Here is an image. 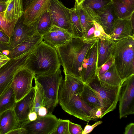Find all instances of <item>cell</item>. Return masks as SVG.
<instances>
[{
  "instance_id": "obj_1",
  "label": "cell",
  "mask_w": 134,
  "mask_h": 134,
  "mask_svg": "<svg viewBox=\"0 0 134 134\" xmlns=\"http://www.w3.org/2000/svg\"><path fill=\"white\" fill-rule=\"evenodd\" d=\"M98 38L89 40L72 38L65 44L55 48L65 74L81 79L82 65L87 53Z\"/></svg>"
},
{
  "instance_id": "obj_2",
  "label": "cell",
  "mask_w": 134,
  "mask_h": 134,
  "mask_svg": "<svg viewBox=\"0 0 134 134\" xmlns=\"http://www.w3.org/2000/svg\"><path fill=\"white\" fill-rule=\"evenodd\" d=\"M61 64L55 48L42 41L34 49L26 62L27 69L35 76L55 72Z\"/></svg>"
},
{
  "instance_id": "obj_3",
  "label": "cell",
  "mask_w": 134,
  "mask_h": 134,
  "mask_svg": "<svg viewBox=\"0 0 134 134\" xmlns=\"http://www.w3.org/2000/svg\"><path fill=\"white\" fill-rule=\"evenodd\" d=\"M112 55L123 80L134 74V37L114 42Z\"/></svg>"
},
{
  "instance_id": "obj_4",
  "label": "cell",
  "mask_w": 134,
  "mask_h": 134,
  "mask_svg": "<svg viewBox=\"0 0 134 134\" xmlns=\"http://www.w3.org/2000/svg\"><path fill=\"white\" fill-rule=\"evenodd\" d=\"M34 79L39 83L43 90L45 106L47 108L48 113H52L58 104V92L63 80L60 68L50 74L35 76Z\"/></svg>"
},
{
  "instance_id": "obj_5",
  "label": "cell",
  "mask_w": 134,
  "mask_h": 134,
  "mask_svg": "<svg viewBox=\"0 0 134 134\" xmlns=\"http://www.w3.org/2000/svg\"><path fill=\"white\" fill-rule=\"evenodd\" d=\"M119 118L134 114V74L122 83L119 96Z\"/></svg>"
},
{
  "instance_id": "obj_6",
  "label": "cell",
  "mask_w": 134,
  "mask_h": 134,
  "mask_svg": "<svg viewBox=\"0 0 134 134\" xmlns=\"http://www.w3.org/2000/svg\"><path fill=\"white\" fill-rule=\"evenodd\" d=\"M88 84L95 91L100 98L103 108L102 117L116 108L121 84L114 88L104 87L100 85L97 75Z\"/></svg>"
},
{
  "instance_id": "obj_7",
  "label": "cell",
  "mask_w": 134,
  "mask_h": 134,
  "mask_svg": "<svg viewBox=\"0 0 134 134\" xmlns=\"http://www.w3.org/2000/svg\"><path fill=\"white\" fill-rule=\"evenodd\" d=\"M58 119L52 113L35 120H27L20 124L26 130L27 134H53L57 125Z\"/></svg>"
},
{
  "instance_id": "obj_8",
  "label": "cell",
  "mask_w": 134,
  "mask_h": 134,
  "mask_svg": "<svg viewBox=\"0 0 134 134\" xmlns=\"http://www.w3.org/2000/svg\"><path fill=\"white\" fill-rule=\"evenodd\" d=\"M48 9L52 25L65 30L72 36L70 9L59 0H51Z\"/></svg>"
},
{
  "instance_id": "obj_9",
  "label": "cell",
  "mask_w": 134,
  "mask_h": 134,
  "mask_svg": "<svg viewBox=\"0 0 134 134\" xmlns=\"http://www.w3.org/2000/svg\"><path fill=\"white\" fill-rule=\"evenodd\" d=\"M65 75L58 92V103L60 105L68 102L74 95H80L85 85L79 79L68 74Z\"/></svg>"
},
{
  "instance_id": "obj_10",
  "label": "cell",
  "mask_w": 134,
  "mask_h": 134,
  "mask_svg": "<svg viewBox=\"0 0 134 134\" xmlns=\"http://www.w3.org/2000/svg\"><path fill=\"white\" fill-rule=\"evenodd\" d=\"M34 74L29 70L24 69L14 77L10 87L15 96L16 102L26 96L33 87L32 82Z\"/></svg>"
},
{
  "instance_id": "obj_11",
  "label": "cell",
  "mask_w": 134,
  "mask_h": 134,
  "mask_svg": "<svg viewBox=\"0 0 134 134\" xmlns=\"http://www.w3.org/2000/svg\"><path fill=\"white\" fill-rule=\"evenodd\" d=\"M98 38L86 54L81 69V80L88 84L97 75Z\"/></svg>"
},
{
  "instance_id": "obj_12",
  "label": "cell",
  "mask_w": 134,
  "mask_h": 134,
  "mask_svg": "<svg viewBox=\"0 0 134 134\" xmlns=\"http://www.w3.org/2000/svg\"><path fill=\"white\" fill-rule=\"evenodd\" d=\"M60 106L64 111L81 120L87 122L94 121L92 115L93 108L86 104L79 95H74L68 102Z\"/></svg>"
},
{
  "instance_id": "obj_13",
  "label": "cell",
  "mask_w": 134,
  "mask_h": 134,
  "mask_svg": "<svg viewBox=\"0 0 134 134\" xmlns=\"http://www.w3.org/2000/svg\"><path fill=\"white\" fill-rule=\"evenodd\" d=\"M36 23L33 25H26L23 23V16L18 20L15 26L13 35L10 38V43L8 46L9 51L31 38L37 32Z\"/></svg>"
},
{
  "instance_id": "obj_14",
  "label": "cell",
  "mask_w": 134,
  "mask_h": 134,
  "mask_svg": "<svg viewBox=\"0 0 134 134\" xmlns=\"http://www.w3.org/2000/svg\"><path fill=\"white\" fill-rule=\"evenodd\" d=\"M35 91V86L33 87L26 96L15 103L13 109L20 124L27 120L29 114L33 111Z\"/></svg>"
},
{
  "instance_id": "obj_15",
  "label": "cell",
  "mask_w": 134,
  "mask_h": 134,
  "mask_svg": "<svg viewBox=\"0 0 134 134\" xmlns=\"http://www.w3.org/2000/svg\"><path fill=\"white\" fill-rule=\"evenodd\" d=\"M51 0H33L24 11L23 23L33 25L48 7Z\"/></svg>"
},
{
  "instance_id": "obj_16",
  "label": "cell",
  "mask_w": 134,
  "mask_h": 134,
  "mask_svg": "<svg viewBox=\"0 0 134 134\" xmlns=\"http://www.w3.org/2000/svg\"><path fill=\"white\" fill-rule=\"evenodd\" d=\"M72 35L65 30L52 25L50 30L42 36V41L51 47L62 45L71 40Z\"/></svg>"
},
{
  "instance_id": "obj_17",
  "label": "cell",
  "mask_w": 134,
  "mask_h": 134,
  "mask_svg": "<svg viewBox=\"0 0 134 134\" xmlns=\"http://www.w3.org/2000/svg\"><path fill=\"white\" fill-rule=\"evenodd\" d=\"M109 36L114 42L134 37V26L132 24L130 18L118 19L115 22L112 31Z\"/></svg>"
},
{
  "instance_id": "obj_18",
  "label": "cell",
  "mask_w": 134,
  "mask_h": 134,
  "mask_svg": "<svg viewBox=\"0 0 134 134\" xmlns=\"http://www.w3.org/2000/svg\"><path fill=\"white\" fill-rule=\"evenodd\" d=\"M118 19L111 2L97 14L94 21L99 24L109 35L112 31L115 22Z\"/></svg>"
},
{
  "instance_id": "obj_19",
  "label": "cell",
  "mask_w": 134,
  "mask_h": 134,
  "mask_svg": "<svg viewBox=\"0 0 134 134\" xmlns=\"http://www.w3.org/2000/svg\"><path fill=\"white\" fill-rule=\"evenodd\" d=\"M97 76L101 86L107 88H115L121 85L123 81L121 78L114 63L106 72Z\"/></svg>"
},
{
  "instance_id": "obj_20",
  "label": "cell",
  "mask_w": 134,
  "mask_h": 134,
  "mask_svg": "<svg viewBox=\"0 0 134 134\" xmlns=\"http://www.w3.org/2000/svg\"><path fill=\"white\" fill-rule=\"evenodd\" d=\"M20 127L13 109L7 110L0 115V134H8Z\"/></svg>"
},
{
  "instance_id": "obj_21",
  "label": "cell",
  "mask_w": 134,
  "mask_h": 134,
  "mask_svg": "<svg viewBox=\"0 0 134 134\" xmlns=\"http://www.w3.org/2000/svg\"><path fill=\"white\" fill-rule=\"evenodd\" d=\"M113 43L110 38L103 36L98 38V69L112 56Z\"/></svg>"
},
{
  "instance_id": "obj_22",
  "label": "cell",
  "mask_w": 134,
  "mask_h": 134,
  "mask_svg": "<svg viewBox=\"0 0 134 134\" xmlns=\"http://www.w3.org/2000/svg\"><path fill=\"white\" fill-rule=\"evenodd\" d=\"M24 13L22 0H11L4 12V19L8 23L17 22Z\"/></svg>"
},
{
  "instance_id": "obj_23",
  "label": "cell",
  "mask_w": 134,
  "mask_h": 134,
  "mask_svg": "<svg viewBox=\"0 0 134 134\" xmlns=\"http://www.w3.org/2000/svg\"><path fill=\"white\" fill-rule=\"evenodd\" d=\"M42 36L37 32L29 38L9 51L10 58L18 56L35 48L42 41Z\"/></svg>"
},
{
  "instance_id": "obj_24",
  "label": "cell",
  "mask_w": 134,
  "mask_h": 134,
  "mask_svg": "<svg viewBox=\"0 0 134 134\" xmlns=\"http://www.w3.org/2000/svg\"><path fill=\"white\" fill-rule=\"evenodd\" d=\"M111 2L118 19L130 18L134 13V0H111Z\"/></svg>"
},
{
  "instance_id": "obj_25",
  "label": "cell",
  "mask_w": 134,
  "mask_h": 134,
  "mask_svg": "<svg viewBox=\"0 0 134 134\" xmlns=\"http://www.w3.org/2000/svg\"><path fill=\"white\" fill-rule=\"evenodd\" d=\"M80 96L82 100L90 107L92 108L102 107L97 93L89 84H85L83 90Z\"/></svg>"
},
{
  "instance_id": "obj_26",
  "label": "cell",
  "mask_w": 134,
  "mask_h": 134,
  "mask_svg": "<svg viewBox=\"0 0 134 134\" xmlns=\"http://www.w3.org/2000/svg\"><path fill=\"white\" fill-rule=\"evenodd\" d=\"M111 2V0H85L82 5L94 21L97 14Z\"/></svg>"
},
{
  "instance_id": "obj_27",
  "label": "cell",
  "mask_w": 134,
  "mask_h": 134,
  "mask_svg": "<svg viewBox=\"0 0 134 134\" xmlns=\"http://www.w3.org/2000/svg\"><path fill=\"white\" fill-rule=\"evenodd\" d=\"M74 7L80 20L84 38L89 30L93 26L94 21L83 8L82 4L79 5L75 4Z\"/></svg>"
},
{
  "instance_id": "obj_28",
  "label": "cell",
  "mask_w": 134,
  "mask_h": 134,
  "mask_svg": "<svg viewBox=\"0 0 134 134\" xmlns=\"http://www.w3.org/2000/svg\"><path fill=\"white\" fill-rule=\"evenodd\" d=\"M16 103L14 92L10 87L0 97V115L7 110L13 109Z\"/></svg>"
},
{
  "instance_id": "obj_29",
  "label": "cell",
  "mask_w": 134,
  "mask_h": 134,
  "mask_svg": "<svg viewBox=\"0 0 134 134\" xmlns=\"http://www.w3.org/2000/svg\"><path fill=\"white\" fill-rule=\"evenodd\" d=\"M52 26L50 16L47 9L40 16L36 21L37 32L42 36L48 32Z\"/></svg>"
},
{
  "instance_id": "obj_30",
  "label": "cell",
  "mask_w": 134,
  "mask_h": 134,
  "mask_svg": "<svg viewBox=\"0 0 134 134\" xmlns=\"http://www.w3.org/2000/svg\"><path fill=\"white\" fill-rule=\"evenodd\" d=\"M72 37L83 39V31L80 20L74 7L70 9Z\"/></svg>"
},
{
  "instance_id": "obj_31",
  "label": "cell",
  "mask_w": 134,
  "mask_h": 134,
  "mask_svg": "<svg viewBox=\"0 0 134 134\" xmlns=\"http://www.w3.org/2000/svg\"><path fill=\"white\" fill-rule=\"evenodd\" d=\"M34 79L36 91L33 111H35L37 114L39 108L41 107L45 106L44 96L43 90L41 85L35 79Z\"/></svg>"
},
{
  "instance_id": "obj_32",
  "label": "cell",
  "mask_w": 134,
  "mask_h": 134,
  "mask_svg": "<svg viewBox=\"0 0 134 134\" xmlns=\"http://www.w3.org/2000/svg\"><path fill=\"white\" fill-rule=\"evenodd\" d=\"M4 12H0V31L10 38L12 36L15 25L17 22L8 23L4 19Z\"/></svg>"
},
{
  "instance_id": "obj_33",
  "label": "cell",
  "mask_w": 134,
  "mask_h": 134,
  "mask_svg": "<svg viewBox=\"0 0 134 134\" xmlns=\"http://www.w3.org/2000/svg\"><path fill=\"white\" fill-rule=\"evenodd\" d=\"M69 121L58 119L57 125L53 134H70L68 128Z\"/></svg>"
},
{
  "instance_id": "obj_34",
  "label": "cell",
  "mask_w": 134,
  "mask_h": 134,
  "mask_svg": "<svg viewBox=\"0 0 134 134\" xmlns=\"http://www.w3.org/2000/svg\"><path fill=\"white\" fill-rule=\"evenodd\" d=\"M114 63V58L112 55L104 64L98 69L97 75L104 74L109 69Z\"/></svg>"
},
{
  "instance_id": "obj_35",
  "label": "cell",
  "mask_w": 134,
  "mask_h": 134,
  "mask_svg": "<svg viewBox=\"0 0 134 134\" xmlns=\"http://www.w3.org/2000/svg\"><path fill=\"white\" fill-rule=\"evenodd\" d=\"M68 128L70 134H82L83 130L80 125L69 121Z\"/></svg>"
},
{
  "instance_id": "obj_36",
  "label": "cell",
  "mask_w": 134,
  "mask_h": 134,
  "mask_svg": "<svg viewBox=\"0 0 134 134\" xmlns=\"http://www.w3.org/2000/svg\"><path fill=\"white\" fill-rule=\"evenodd\" d=\"M95 27L94 32V37L99 38L101 36L110 38L109 36L105 32L103 27L98 23L95 21L94 22Z\"/></svg>"
},
{
  "instance_id": "obj_37",
  "label": "cell",
  "mask_w": 134,
  "mask_h": 134,
  "mask_svg": "<svg viewBox=\"0 0 134 134\" xmlns=\"http://www.w3.org/2000/svg\"><path fill=\"white\" fill-rule=\"evenodd\" d=\"M102 122V121H99L97 122L92 125L87 124L83 130L82 134H87L91 133L96 127L101 124Z\"/></svg>"
},
{
  "instance_id": "obj_38",
  "label": "cell",
  "mask_w": 134,
  "mask_h": 134,
  "mask_svg": "<svg viewBox=\"0 0 134 134\" xmlns=\"http://www.w3.org/2000/svg\"><path fill=\"white\" fill-rule=\"evenodd\" d=\"M10 41V38L3 32L0 31V42L9 45Z\"/></svg>"
},
{
  "instance_id": "obj_39",
  "label": "cell",
  "mask_w": 134,
  "mask_h": 134,
  "mask_svg": "<svg viewBox=\"0 0 134 134\" xmlns=\"http://www.w3.org/2000/svg\"><path fill=\"white\" fill-rule=\"evenodd\" d=\"M95 30V27L94 24L93 26L89 30L86 37L83 39L86 40H89L94 38V33Z\"/></svg>"
},
{
  "instance_id": "obj_40",
  "label": "cell",
  "mask_w": 134,
  "mask_h": 134,
  "mask_svg": "<svg viewBox=\"0 0 134 134\" xmlns=\"http://www.w3.org/2000/svg\"><path fill=\"white\" fill-rule=\"evenodd\" d=\"M124 134H134V123H131L127 125L125 128Z\"/></svg>"
},
{
  "instance_id": "obj_41",
  "label": "cell",
  "mask_w": 134,
  "mask_h": 134,
  "mask_svg": "<svg viewBox=\"0 0 134 134\" xmlns=\"http://www.w3.org/2000/svg\"><path fill=\"white\" fill-rule=\"evenodd\" d=\"M48 113L47 108L45 106L40 107L37 113L38 117H43L47 115Z\"/></svg>"
},
{
  "instance_id": "obj_42",
  "label": "cell",
  "mask_w": 134,
  "mask_h": 134,
  "mask_svg": "<svg viewBox=\"0 0 134 134\" xmlns=\"http://www.w3.org/2000/svg\"><path fill=\"white\" fill-rule=\"evenodd\" d=\"M8 134H27V133L25 129L20 127L12 131Z\"/></svg>"
},
{
  "instance_id": "obj_43",
  "label": "cell",
  "mask_w": 134,
  "mask_h": 134,
  "mask_svg": "<svg viewBox=\"0 0 134 134\" xmlns=\"http://www.w3.org/2000/svg\"><path fill=\"white\" fill-rule=\"evenodd\" d=\"M37 118V113L35 111H32L28 115V120L30 121H34L36 120Z\"/></svg>"
},
{
  "instance_id": "obj_44",
  "label": "cell",
  "mask_w": 134,
  "mask_h": 134,
  "mask_svg": "<svg viewBox=\"0 0 134 134\" xmlns=\"http://www.w3.org/2000/svg\"><path fill=\"white\" fill-rule=\"evenodd\" d=\"M8 3L0 2V12H4L5 10Z\"/></svg>"
},
{
  "instance_id": "obj_45",
  "label": "cell",
  "mask_w": 134,
  "mask_h": 134,
  "mask_svg": "<svg viewBox=\"0 0 134 134\" xmlns=\"http://www.w3.org/2000/svg\"><path fill=\"white\" fill-rule=\"evenodd\" d=\"M33 0H22L23 7L24 11Z\"/></svg>"
},
{
  "instance_id": "obj_46",
  "label": "cell",
  "mask_w": 134,
  "mask_h": 134,
  "mask_svg": "<svg viewBox=\"0 0 134 134\" xmlns=\"http://www.w3.org/2000/svg\"><path fill=\"white\" fill-rule=\"evenodd\" d=\"M10 59L7 55L0 54V62L7 60H9Z\"/></svg>"
},
{
  "instance_id": "obj_47",
  "label": "cell",
  "mask_w": 134,
  "mask_h": 134,
  "mask_svg": "<svg viewBox=\"0 0 134 134\" xmlns=\"http://www.w3.org/2000/svg\"><path fill=\"white\" fill-rule=\"evenodd\" d=\"M5 45L6 44L0 42V51L2 52L4 50L7 49V48Z\"/></svg>"
},
{
  "instance_id": "obj_48",
  "label": "cell",
  "mask_w": 134,
  "mask_h": 134,
  "mask_svg": "<svg viewBox=\"0 0 134 134\" xmlns=\"http://www.w3.org/2000/svg\"><path fill=\"white\" fill-rule=\"evenodd\" d=\"M85 0H75V4L79 5L81 4Z\"/></svg>"
},
{
  "instance_id": "obj_49",
  "label": "cell",
  "mask_w": 134,
  "mask_h": 134,
  "mask_svg": "<svg viewBox=\"0 0 134 134\" xmlns=\"http://www.w3.org/2000/svg\"><path fill=\"white\" fill-rule=\"evenodd\" d=\"M9 60H7L0 62V69Z\"/></svg>"
},
{
  "instance_id": "obj_50",
  "label": "cell",
  "mask_w": 134,
  "mask_h": 134,
  "mask_svg": "<svg viewBox=\"0 0 134 134\" xmlns=\"http://www.w3.org/2000/svg\"><path fill=\"white\" fill-rule=\"evenodd\" d=\"M2 52L4 54L7 55L9 54V51L8 49L4 50L2 51Z\"/></svg>"
},
{
  "instance_id": "obj_51",
  "label": "cell",
  "mask_w": 134,
  "mask_h": 134,
  "mask_svg": "<svg viewBox=\"0 0 134 134\" xmlns=\"http://www.w3.org/2000/svg\"><path fill=\"white\" fill-rule=\"evenodd\" d=\"M11 0H0V2L8 3Z\"/></svg>"
},
{
  "instance_id": "obj_52",
  "label": "cell",
  "mask_w": 134,
  "mask_h": 134,
  "mask_svg": "<svg viewBox=\"0 0 134 134\" xmlns=\"http://www.w3.org/2000/svg\"><path fill=\"white\" fill-rule=\"evenodd\" d=\"M0 54H3L2 53V52L0 51Z\"/></svg>"
}]
</instances>
